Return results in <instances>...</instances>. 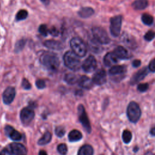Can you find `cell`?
<instances>
[{
	"mask_svg": "<svg viewBox=\"0 0 155 155\" xmlns=\"http://www.w3.org/2000/svg\"><path fill=\"white\" fill-rule=\"evenodd\" d=\"M40 62L47 69L50 71H56L59 67V59L53 53L44 52L40 56Z\"/></svg>",
	"mask_w": 155,
	"mask_h": 155,
	"instance_id": "6da1fadb",
	"label": "cell"
},
{
	"mask_svg": "<svg viewBox=\"0 0 155 155\" xmlns=\"http://www.w3.org/2000/svg\"><path fill=\"white\" fill-rule=\"evenodd\" d=\"M65 65L73 71H77L81 67L79 57L72 51H67L63 57Z\"/></svg>",
	"mask_w": 155,
	"mask_h": 155,
	"instance_id": "7a4b0ae2",
	"label": "cell"
},
{
	"mask_svg": "<svg viewBox=\"0 0 155 155\" xmlns=\"http://www.w3.org/2000/svg\"><path fill=\"white\" fill-rule=\"evenodd\" d=\"M70 45L72 51L79 57H84L85 56L87 48L82 39L78 37L73 38L70 42Z\"/></svg>",
	"mask_w": 155,
	"mask_h": 155,
	"instance_id": "3957f363",
	"label": "cell"
},
{
	"mask_svg": "<svg viewBox=\"0 0 155 155\" xmlns=\"http://www.w3.org/2000/svg\"><path fill=\"white\" fill-rule=\"evenodd\" d=\"M127 114L130 122H137L141 116V110L139 105L135 102H131L128 105Z\"/></svg>",
	"mask_w": 155,
	"mask_h": 155,
	"instance_id": "277c9868",
	"label": "cell"
},
{
	"mask_svg": "<svg viewBox=\"0 0 155 155\" xmlns=\"http://www.w3.org/2000/svg\"><path fill=\"white\" fill-rule=\"evenodd\" d=\"M92 34L94 39L99 44H107L110 42V38L107 31L102 27H93L92 28Z\"/></svg>",
	"mask_w": 155,
	"mask_h": 155,
	"instance_id": "5b68a950",
	"label": "cell"
},
{
	"mask_svg": "<svg viewBox=\"0 0 155 155\" xmlns=\"http://www.w3.org/2000/svg\"><path fill=\"white\" fill-rule=\"evenodd\" d=\"M122 26V16L120 15L115 16L110 18V30L114 37H117L120 35Z\"/></svg>",
	"mask_w": 155,
	"mask_h": 155,
	"instance_id": "8992f818",
	"label": "cell"
},
{
	"mask_svg": "<svg viewBox=\"0 0 155 155\" xmlns=\"http://www.w3.org/2000/svg\"><path fill=\"white\" fill-rule=\"evenodd\" d=\"M78 113L79 122L81 123L84 129L88 133H90L91 130V125H90L88 117L87 116V114L85 112V110L82 104L79 105L78 107Z\"/></svg>",
	"mask_w": 155,
	"mask_h": 155,
	"instance_id": "52a82bcc",
	"label": "cell"
},
{
	"mask_svg": "<svg viewBox=\"0 0 155 155\" xmlns=\"http://www.w3.org/2000/svg\"><path fill=\"white\" fill-rule=\"evenodd\" d=\"M35 117V112L30 107L22 108L20 113V119L22 124L25 126L28 125Z\"/></svg>",
	"mask_w": 155,
	"mask_h": 155,
	"instance_id": "ba28073f",
	"label": "cell"
},
{
	"mask_svg": "<svg viewBox=\"0 0 155 155\" xmlns=\"http://www.w3.org/2000/svg\"><path fill=\"white\" fill-rule=\"evenodd\" d=\"M97 67V61L95 58L90 55L87 57L82 64V68L84 71L87 73H90L93 71Z\"/></svg>",
	"mask_w": 155,
	"mask_h": 155,
	"instance_id": "9c48e42d",
	"label": "cell"
},
{
	"mask_svg": "<svg viewBox=\"0 0 155 155\" xmlns=\"http://www.w3.org/2000/svg\"><path fill=\"white\" fill-rule=\"evenodd\" d=\"M93 82L96 85H101L104 84L107 81L106 72L104 69H99L97 70L92 78Z\"/></svg>",
	"mask_w": 155,
	"mask_h": 155,
	"instance_id": "30bf717a",
	"label": "cell"
},
{
	"mask_svg": "<svg viewBox=\"0 0 155 155\" xmlns=\"http://www.w3.org/2000/svg\"><path fill=\"white\" fill-rule=\"evenodd\" d=\"M16 95L15 88L13 87H8L4 90L2 94V100L5 104L8 105L11 104Z\"/></svg>",
	"mask_w": 155,
	"mask_h": 155,
	"instance_id": "8fae6325",
	"label": "cell"
},
{
	"mask_svg": "<svg viewBox=\"0 0 155 155\" xmlns=\"http://www.w3.org/2000/svg\"><path fill=\"white\" fill-rule=\"evenodd\" d=\"M148 70L147 67H143L137 71L130 79V84L131 85H134L139 82V81H142L148 74Z\"/></svg>",
	"mask_w": 155,
	"mask_h": 155,
	"instance_id": "7c38bea8",
	"label": "cell"
},
{
	"mask_svg": "<svg viewBox=\"0 0 155 155\" xmlns=\"http://www.w3.org/2000/svg\"><path fill=\"white\" fill-rule=\"evenodd\" d=\"M5 134L13 140L19 141L22 139L21 134L19 131L15 130L14 128L10 125L5 126Z\"/></svg>",
	"mask_w": 155,
	"mask_h": 155,
	"instance_id": "4fadbf2b",
	"label": "cell"
},
{
	"mask_svg": "<svg viewBox=\"0 0 155 155\" xmlns=\"http://www.w3.org/2000/svg\"><path fill=\"white\" fill-rule=\"evenodd\" d=\"M10 148L13 155H25L27 152L25 146L19 143L13 142L11 143Z\"/></svg>",
	"mask_w": 155,
	"mask_h": 155,
	"instance_id": "5bb4252c",
	"label": "cell"
},
{
	"mask_svg": "<svg viewBox=\"0 0 155 155\" xmlns=\"http://www.w3.org/2000/svg\"><path fill=\"white\" fill-rule=\"evenodd\" d=\"M44 45L47 48L54 50H60L64 48V45L61 42L53 39H50L44 41Z\"/></svg>",
	"mask_w": 155,
	"mask_h": 155,
	"instance_id": "9a60e30c",
	"label": "cell"
},
{
	"mask_svg": "<svg viewBox=\"0 0 155 155\" xmlns=\"http://www.w3.org/2000/svg\"><path fill=\"white\" fill-rule=\"evenodd\" d=\"M79 85L85 89L89 90L93 86V82L92 79L87 76H82L79 78L78 80Z\"/></svg>",
	"mask_w": 155,
	"mask_h": 155,
	"instance_id": "2e32d148",
	"label": "cell"
},
{
	"mask_svg": "<svg viewBox=\"0 0 155 155\" xmlns=\"http://www.w3.org/2000/svg\"><path fill=\"white\" fill-rule=\"evenodd\" d=\"M117 62V58L115 56L113 52L107 53L104 58V64L107 67H113Z\"/></svg>",
	"mask_w": 155,
	"mask_h": 155,
	"instance_id": "e0dca14e",
	"label": "cell"
},
{
	"mask_svg": "<svg viewBox=\"0 0 155 155\" xmlns=\"http://www.w3.org/2000/svg\"><path fill=\"white\" fill-rule=\"evenodd\" d=\"M113 53L117 58V59H128L130 57L128 52L122 46H117L116 47L113 51Z\"/></svg>",
	"mask_w": 155,
	"mask_h": 155,
	"instance_id": "ac0fdd59",
	"label": "cell"
},
{
	"mask_svg": "<svg viewBox=\"0 0 155 155\" xmlns=\"http://www.w3.org/2000/svg\"><path fill=\"white\" fill-rule=\"evenodd\" d=\"M126 67L125 65H114L109 70V74L112 76L117 74H122L126 71Z\"/></svg>",
	"mask_w": 155,
	"mask_h": 155,
	"instance_id": "d6986e66",
	"label": "cell"
},
{
	"mask_svg": "<svg viewBox=\"0 0 155 155\" xmlns=\"http://www.w3.org/2000/svg\"><path fill=\"white\" fill-rule=\"evenodd\" d=\"M94 10L91 7H82L78 12V15L80 17L82 18H89L92 16L94 13Z\"/></svg>",
	"mask_w": 155,
	"mask_h": 155,
	"instance_id": "ffe728a7",
	"label": "cell"
},
{
	"mask_svg": "<svg viewBox=\"0 0 155 155\" xmlns=\"http://www.w3.org/2000/svg\"><path fill=\"white\" fill-rule=\"evenodd\" d=\"M82 137V133L78 130H71L68 136V138L70 142H76L81 140Z\"/></svg>",
	"mask_w": 155,
	"mask_h": 155,
	"instance_id": "44dd1931",
	"label": "cell"
},
{
	"mask_svg": "<svg viewBox=\"0 0 155 155\" xmlns=\"http://www.w3.org/2000/svg\"><path fill=\"white\" fill-rule=\"evenodd\" d=\"M93 148L90 145H84L82 146L78 153V155H93Z\"/></svg>",
	"mask_w": 155,
	"mask_h": 155,
	"instance_id": "7402d4cb",
	"label": "cell"
},
{
	"mask_svg": "<svg viewBox=\"0 0 155 155\" xmlns=\"http://www.w3.org/2000/svg\"><path fill=\"white\" fill-rule=\"evenodd\" d=\"M148 5V0H135L133 4L132 7L135 10H143L145 9Z\"/></svg>",
	"mask_w": 155,
	"mask_h": 155,
	"instance_id": "603a6c76",
	"label": "cell"
},
{
	"mask_svg": "<svg viewBox=\"0 0 155 155\" xmlns=\"http://www.w3.org/2000/svg\"><path fill=\"white\" fill-rule=\"evenodd\" d=\"M78 76L73 73H67L64 76V81L70 85H73L76 82H78Z\"/></svg>",
	"mask_w": 155,
	"mask_h": 155,
	"instance_id": "cb8c5ba5",
	"label": "cell"
},
{
	"mask_svg": "<svg viewBox=\"0 0 155 155\" xmlns=\"http://www.w3.org/2000/svg\"><path fill=\"white\" fill-rule=\"evenodd\" d=\"M51 134L49 131H46L42 137L39 139L38 144L39 145H44L48 143L51 140Z\"/></svg>",
	"mask_w": 155,
	"mask_h": 155,
	"instance_id": "d4e9b609",
	"label": "cell"
},
{
	"mask_svg": "<svg viewBox=\"0 0 155 155\" xmlns=\"http://www.w3.org/2000/svg\"><path fill=\"white\" fill-rule=\"evenodd\" d=\"M142 21L143 23L147 25H150L153 22V17L148 14V13H144L142 16Z\"/></svg>",
	"mask_w": 155,
	"mask_h": 155,
	"instance_id": "484cf974",
	"label": "cell"
},
{
	"mask_svg": "<svg viewBox=\"0 0 155 155\" xmlns=\"http://www.w3.org/2000/svg\"><path fill=\"white\" fill-rule=\"evenodd\" d=\"M26 43V39L24 38L21 39L20 40L16 42L15 46V52H19L21 51L24 47Z\"/></svg>",
	"mask_w": 155,
	"mask_h": 155,
	"instance_id": "4316f807",
	"label": "cell"
},
{
	"mask_svg": "<svg viewBox=\"0 0 155 155\" xmlns=\"http://www.w3.org/2000/svg\"><path fill=\"white\" fill-rule=\"evenodd\" d=\"M28 16V12L24 9L20 10L18 12V13L16 15V20L17 21H22L27 18Z\"/></svg>",
	"mask_w": 155,
	"mask_h": 155,
	"instance_id": "83f0119b",
	"label": "cell"
},
{
	"mask_svg": "<svg viewBox=\"0 0 155 155\" xmlns=\"http://www.w3.org/2000/svg\"><path fill=\"white\" fill-rule=\"evenodd\" d=\"M131 138H132V134L129 130H125L123 131L122 139L125 143H129L131 141Z\"/></svg>",
	"mask_w": 155,
	"mask_h": 155,
	"instance_id": "f1b7e54d",
	"label": "cell"
},
{
	"mask_svg": "<svg viewBox=\"0 0 155 155\" xmlns=\"http://www.w3.org/2000/svg\"><path fill=\"white\" fill-rule=\"evenodd\" d=\"M57 150L59 153L61 155H65L67 153V151H68L67 146L65 143H61L58 145L57 147Z\"/></svg>",
	"mask_w": 155,
	"mask_h": 155,
	"instance_id": "f546056e",
	"label": "cell"
},
{
	"mask_svg": "<svg viewBox=\"0 0 155 155\" xmlns=\"http://www.w3.org/2000/svg\"><path fill=\"white\" fill-rule=\"evenodd\" d=\"M39 32L44 36H47L49 33V29L45 24H41L39 27Z\"/></svg>",
	"mask_w": 155,
	"mask_h": 155,
	"instance_id": "4dcf8cb0",
	"label": "cell"
},
{
	"mask_svg": "<svg viewBox=\"0 0 155 155\" xmlns=\"http://www.w3.org/2000/svg\"><path fill=\"white\" fill-rule=\"evenodd\" d=\"M54 133L56 134V135L59 137H61L62 136H64V135L65 133V130L64 129V127H61V126H58L56 127L55 128L54 130Z\"/></svg>",
	"mask_w": 155,
	"mask_h": 155,
	"instance_id": "1f68e13d",
	"label": "cell"
},
{
	"mask_svg": "<svg viewBox=\"0 0 155 155\" xmlns=\"http://www.w3.org/2000/svg\"><path fill=\"white\" fill-rule=\"evenodd\" d=\"M98 44H99V42H97L95 39H94V42L93 41H91V44H90V48L91 50H93L94 52H96V53H97L99 51H101V47L99 46Z\"/></svg>",
	"mask_w": 155,
	"mask_h": 155,
	"instance_id": "d6a6232c",
	"label": "cell"
},
{
	"mask_svg": "<svg viewBox=\"0 0 155 155\" xmlns=\"http://www.w3.org/2000/svg\"><path fill=\"white\" fill-rule=\"evenodd\" d=\"M154 37H155V33L152 30H150L148 32H147L146 34L145 35L144 39L147 41H151L154 38Z\"/></svg>",
	"mask_w": 155,
	"mask_h": 155,
	"instance_id": "836d02e7",
	"label": "cell"
},
{
	"mask_svg": "<svg viewBox=\"0 0 155 155\" xmlns=\"http://www.w3.org/2000/svg\"><path fill=\"white\" fill-rule=\"evenodd\" d=\"M22 87L25 90H30L31 88V85L29 81L27 79L24 78L22 81Z\"/></svg>",
	"mask_w": 155,
	"mask_h": 155,
	"instance_id": "e575fe53",
	"label": "cell"
},
{
	"mask_svg": "<svg viewBox=\"0 0 155 155\" xmlns=\"http://www.w3.org/2000/svg\"><path fill=\"white\" fill-rule=\"evenodd\" d=\"M148 87H149V85L147 83L140 84L137 86V90L140 92H145L148 90Z\"/></svg>",
	"mask_w": 155,
	"mask_h": 155,
	"instance_id": "d590c367",
	"label": "cell"
},
{
	"mask_svg": "<svg viewBox=\"0 0 155 155\" xmlns=\"http://www.w3.org/2000/svg\"><path fill=\"white\" fill-rule=\"evenodd\" d=\"M35 84H36V86L37 87V88L39 89H43L46 86L45 81L42 79H38L36 81Z\"/></svg>",
	"mask_w": 155,
	"mask_h": 155,
	"instance_id": "8d00e7d4",
	"label": "cell"
},
{
	"mask_svg": "<svg viewBox=\"0 0 155 155\" xmlns=\"http://www.w3.org/2000/svg\"><path fill=\"white\" fill-rule=\"evenodd\" d=\"M49 33L53 36H57L59 35V31L56 27H51L49 29Z\"/></svg>",
	"mask_w": 155,
	"mask_h": 155,
	"instance_id": "74e56055",
	"label": "cell"
},
{
	"mask_svg": "<svg viewBox=\"0 0 155 155\" xmlns=\"http://www.w3.org/2000/svg\"><path fill=\"white\" fill-rule=\"evenodd\" d=\"M148 69L151 72H155V58L151 60L148 65Z\"/></svg>",
	"mask_w": 155,
	"mask_h": 155,
	"instance_id": "f35d334b",
	"label": "cell"
},
{
	"mask_svg": "<svg viewBox=\"0 0 155 155\" xmlns=\"http://www.w3.org/2000/svg\"><path fill=\"white\" fill-rule=\"evenodd\" d=\"M0 155H13L12 151L7 148H4L0 152Z\"/></svg>",
	"mask_w": 155,
	"mask_h": 155,
	"instance_id": "ab89813d",
	"label": "cell"
},
{
	"mask_svg": "<svg viewBox=\"0 0 155 155\" xmlns=\"http://www.w3.org/2000/svg\"><path fill=\"white\" fill-rule=\"evenodd\" d=\"M140 64H141V61L139 59H135L132 62V65L134 67H138L140 65Z\"/></svg>",
	"mask_w": 155,
	"mask_h": 155,
	"instance_id": "60d3db41",
	"label": "cell"
},
{
	"mask_svg": "<svg viewBox=\"0 0 155 155\" xmlns=\"http://www.w3.org/2000/svg\"><path fill=\"white\" fill-rule=\"evenodd\" d=\"M150 134L153 136H155V127H153L152 128L151 130H150Z\"/></svg>",
	"mask_w": 155,
	"mask_h": 155,
	"instance_id": "b9f144b4",
	"label": "cell"
},
{
	"mask_svg": "<svg viewBox=\"0 0 155 155\" xmlns=\"http://www.w3.org/2000/svg\"><path fill=\"white\" fill-rule=\"evenodd\" d=\"M41 1L45 5H48L50 3V0H41Z\"/></svg>",
	"mask_w": 155,
	"mask_h": 155,
	"instance_id": "7bdbcfd3",
	"label": "cell"
},
{
	"mask_svg": "<svg viewBox=\"0 0 155 155\" xmlns=\"http://www.w3.org/2000/svg\"><path fill=\"white\" fill-rule=\"evenodd\" d=\"M39 155H47V154L45 151L40 150L39 152Z\"/></svg>",
	"mask_w": 155,
	"mask_h": 155,
	"instance_id": "ee69618b",
	"label": "cell"
}]
</instances>
